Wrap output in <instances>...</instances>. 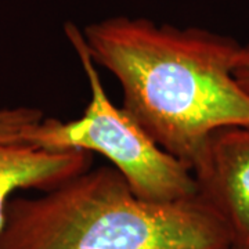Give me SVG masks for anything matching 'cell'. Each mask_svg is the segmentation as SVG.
Instances as JSON below:
<instances>
[{
    "label": "cell",
    "mask_w": 249,
    "mask_h": 249,
    "mask_svg": "<svg viewBox=\"0 0 249 249\" xmlns=\"http://www.w3.org/2000/svg\"><path fill=\"white\" fill-rule=\"evenodd\" d=\"M82 32L94 62L119 82L122 107L191 170L211 134L249 124V94L234 73L235 39L124 16Z\"/></svg>",
    "instance_id": "obj_1"
},
{
    "label": "cell",
    "mask_w": 249,
    "mask_h": 249,
    "mask_svg": "<svg viewBox=\"0 0 249 249\" xmlns=\"http://www.w3.org/2000/svg\"><path fill=\"white\" fill-rule=\"evenodd\" d=\"M231 238L199 194L139 196L112 166L88 169L32 198L13 196L0 249H226Z\"/></svg>",
    "instance_id": "obj_2"
},
{
    "label": "cell",
    "mask_w": 249,
    "mask_h": 249,
    "mask_svg": "<svg viewBox=\"0 0 249 249\" xmlns=\"http://www.w3.org/2000/svg\"><path fill=\"white\" fill-rule=\"evenodd\" d=\"M64 31L89 83V103L76 119L45 118L27 134L25 142L52 151L100 154L147 201L173 202L199 194L193 170L165 151L124 107L108 97L82 29L65 22Z\"/></svg>",
    "instance_id": "obj_3"
},
{
    "label": "cell",
    "mask_w": 249,
    "mask_h": 249,
    "mask_svg": "<svg viewBox=\"0 0 249 249\" xmlns=\"http://www.w3.org/2000/svg\"><path fill=\"white\" fill-rule=\"evenodd\" d=\"M193 173L199 196L222 219L232 247L249 249V124L211 134Z\"/></svg>",
    "instance_id": "obj_4"
},
{
    "label": "cell",
    "mask_w": 249,
    "mask_h": 249,
    "mask_svg": "<svg viewBox=\"0 0 249 249\" xmlns=\"http://www.w3.org/2000/svg\"><path fill=\"white\" fill-rule=\"evenodd\" d=\"M85 151H52L24 142H0V232L7 206L19 190H50L91 168Z\"/></svg>",
    "instance_id": "obj_5"
},
{
    "label": "cell",
    "mask_w": 249,
    "mask_h": 249,
    "mask_svg": "<svg viewBox=\"0 0 249 249\" xmlns=\"http://www.w3.org/2000/svg\"><path fill=\"white\" fill-rule=\"evenodd\" d=\"M43 119L45 114L39 108H0V142H24L27 134Z\"/></svg>",
    "instance_id": "obj_6"
},
{
    "label": "cell",
    "mask_w": 249,
    "mask_h": 249,
    "mask_svg": "<svg viewBox=\"0 0 249 249\" xmlns=\"http://www.w3.org/2000/svg\"><path fill=\"white\" fill-rule=\"evenodd\" d=\"M234 73L242 89L249 94V43L241 45V49L237 54V60L234 65Z\"/></svg>",
    "instance_id": "obj_7"
},
{
    "label": "cell",
    "mask_w": 249,
    "mask_h": 249,
    "mask_svg": "<svg viewBox=\"0 0 249 249\" xmlns=\"http://www.w3.org/2000/svg\"><path fill=\"white\" fill-rule=\"evenodd\" d=\"M226 249H245V248H238V247H229V248H226Z\"/></svg>",
    "instance_id": "obj_8"
}]
</instances>
